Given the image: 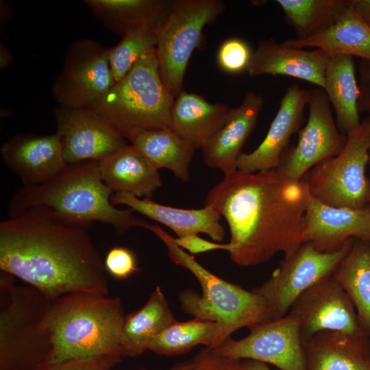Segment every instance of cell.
<instances>
[{
  "instance_id": "cell-39",
  "label": "cell",
  "mask_w": 370,
  "mask_h": 370,
  "mask_svg": "<svg viewBox=\"0 0 370 370\" xmlns=\"http://www.w3.org/2000/svg\"><path fill=\"white\" fill-rule=\"evenodd\" d=\"M359 112H365L370 117V62L361 60L359 64Z\"/></svg>"
},
{
  "instance_id": "cell-22",
  "label": "cell",
  "mask_w": 370,
  "mask_h": 370,
  "mask_svg": "<svg viewBox=\"0 0 370 370\" xmlns=\"http://www.w3.org/2000/svg\"><path fill=\"white\" fill-rule=\"evenodd\" d=\"M369 336L319 332L303 343L306 370H370Z\"/></svg>"
},
{
  "instance_id": "cell-44",
  "label": "cell",
  "mask_w": 370,
  "mask_h": 370,
  "mask_svg": "<svg viewBox=\"0 0 370 370\" xmlns=\"http://www.w3.org/2000/svg\"><path fill=\"white\" fill-rule=\"evenodd\" d=\"M194 364V359L178 363L167 370H190ZM112 370V369H110ZM143 370V369H140Z\"/></svg>"
},
{
  "instance_id": "cell-41",
  "label": "cell",
  "mask_w": 370,
  "mask_h": 370,
  "mask_svg": "<svg viewBox=\"0 0 370 370\" xmlns=\"http://www.w3.org/2000/svg\"><path fill=\"white\" fill-rule=\"evenodd\" d=\"M14 58L10 49L2 42H0V69L1 70L12 65Z\"/></svg>"
},
{
  "instance_id": "cell-27",
  "label": "cell",
  "mask_w": 370,
  "mask_h": 370,
  "mask_svg": "<svg viewBox=\"0 0 370 370\" xmlns=\"http://www.w3.org/2000/svg\"><path fill=\"white\" fill-rule=\"evenodd\" d=\"M354 57L331 54L325 71V91L336 115L339 131L347 136L360 125L358 101L359 86Z\"/></svg>"
},
{
  "instance_id": "cell-26",
  "label": "cell",
  "mask_w": 370,
  "mask_h": 370,
  "mask_svg": "<svg viewBox=\"0 0 370 370\" xmlns=\"http://www.w3.org/2000/svg\"><path fill=\"white\" fill-rule=\"evenodd\" d=\"M84 3L108 31L123 37L143 26L156 29L166 16L172 1L85 0Z\"/></svg>"
},
{
  "instance_id": "cell-25",
  "label": "cell",
  "mask_w": 370,
  "mask_h": 370,
  "mask_svg": "<svg viewBox=\"0 0 370 370\" xmlns=\"http://www.w3.org/2000/svg\"><path fill=\"white\" fill-rule=\"evenodd\" d=\"M281 44L299 49L312 47L330 54H345L370 62V26L359 16L352 0L325 30L306 39H290Z\"/></svg>"
},
{
  "instance_id": "cell-3",
  "label": "cell",
  "mask_w": 370,
  "mask_h": 370,
  "mask_svg": "<svg viewBox=\"0 0 370 370\" xmlns=\"http://www.w3.org/2000/svg\"><path fill=\"white\" fill-rule=\"evenodd\" d=\"M113 191L101 179L99 162L85 160L68 164L56 177L37 186H23L11 198V217L34 207H46L58 220L84 228L93 221L113 227L122 234L135 227L147 229L149 223L131 209H119L111 202Z\"/></svg>"
},
{
  "instance_id": "cell-31",
  "label": "cell",
  "mask_w": 370,
  "mask_h": 370,
  "mask_svg": "<svg viewBox=\"0 0 370 370\" xmlns=\"http://www.w3.org/2000/svg\"><path fill=\"white\" fill-rule=\"evenodd\" d=\"M221 344L218 323L195 317L186 321H175L150 343L148 350L160 355L172 356L186 352L199 345L215 349Z\"/></svg>"
},
{
  "instance_id": "cell-34",
  "label": "cell",
  "mask_w": 370,
  "mask_h": 370,
  "mask_svg": "<svg viewBox=\"0 0 370 370\" xmlns=\"http://www.w3.org/2000/svg\"><path fill=\"white\" fill-rule=\"evenodd\" d=\"M253 51L244 40L233 37L224 40L217 53V62L222 71L231 74L247 71Z\"/></svg>"
},
{
  "instance_id": "cell-17",
  "label": "cell",
  "mask_w": 370,
  "mask_h": 370,
  "mask_svg": "<svg viewBox=\"0 0 370 370\" xmlns=\"http://www.w3.org/2000/svg\"><path fill=\"white\" fill-rule=\"evenodd\" d=\"M309 98L310 90L297 84L289 86L280 100L265 138L251 153L240 154L236 169L245 173L276 169L282 153L288 147L291 137L301 129Z\"/></svg>"
},
{
  "instance_id": "cell-5",
  "label": "cell",
  "mask_w": 370,
  "mask_h": 370,
  "mask_svg": "<svg viewBox=\"0 0 370 370\" xmlns=\"http://www.w3.org/2000/svg\"><path fill=\"white\" fill-rule=\"evenodd\" d=\"M147 229L164 243L171 261L187 269L198 280L201 296L191 290L183 291L179 296L181 308L194 317L217 323L221 344L241 328L273 320L271 312L261 296L213 274L178 247L173 237L159 225L149 224Z\"/></svg>"
},
{
  "instance_id": "cell-40",
  "label": "cell",
  "mask_w": 370,
  "mask_h": 370,
  "mask_svg": "<svg viewBox=\"0 0 370 370\" xmlns=\"http://www.w3.org/2000/svg\"><path fill=\"white\" fill-rule=\"evenodd\" d=\"M359 16L370 26V0H352Z\"/></svg>"
},
{
  "instance_id": "cell-36",
  "label": "cell",
  "mask_w": 370,
  "mask_h": 370,
  "mask_svg": "<svg viewBox=\"0 0 370 370\" xmlns=\"http://www.w3.org/2000/svg\"><path fill=\"white\" fill-rule=\"evenodd\" d=\"M121 361L120 356L103 355L47 364L34 370H110Z\"/></svg>"
},
{
  "instance_id": "cell-16",
  "label": "cell",
  "mask_w": 370,
  "mask_h": 370,
  "mask_svg": "<svg viewBox=\"0 0 370 370\" xmlns=\"http://www.w3.org/2000/svg\"><path fill=\"white\" fill-rule=\"evenodd\" d=\"M303 238L321 252L336 251L350 238L370 243V205L336 208L310 197L303 218Z\"/></svg>"
},
{
  "instance_id": "cell-24",
  "label": "cell",
  "mask_w": 370,
  "mask_h": 370,
  "mask_svg": "<svg viewBox=\"0 0 370 370\" xmlns=\"http://www.w3.org/2000/svg\"><path fill=\"white\" fill-rule=\"evenodd\" d=\"M232 110L227 105L211 103L183 90L175 98L170 128L197 150L224 125Z\"/></svg>"
},
{
  "instance_id": "cell-13",
  "label": "cell",
  "mask_w": 370,
  "mask_h": 370,
  "mask_svg": "<svg viewBox=\"0 0 370 370\" xmlns=\"http://www.w3.org/2000/svg\"><path fill=\"white\" fill-rule=\"evenodd\" d=\"M308 107V121L297 132V143L286 149L275 169L296 180H301L318 163L337 156L347 140V136L339 131L334 121L323 88L310 90Z\"/></svg>"
},
{
  "instance_id": "cell-1",
  "label": "cell",
  "mask_w": 370,
  "mask_h": 370,
  "mask_svg": "<svg viewBox=\"0 0 370 370\" xmlns=\"http://www.w3.org/2000/svg\"><path fill=\"white\" fill-rule=\"evenodd\" d=\"M307 184L275 169L245 173L236 169L208 193L229 226L231 260L241 267L269 261L276 254H293L304 242L303 218L310 198Z\"/></svg>"
},
{
  "instance_id": "cell-43",
  "label": "cell",
  "mask_w": 370,
  "mask_h": 370,
  "mask_svg": "<svg viewBox=\"0 0 370 370\" xmlns=\"http://www.w3.org/2000/svg\"><path fill=\"white\" fill-rule=\"evenodd\" d=\"M241 370H271L266 363L253 360H243L241 362Z\"/></svg>"
},
{
  "instance_id": "cell-8",
  "label": "cell",
  "mask_w": 370,
  "mask_h": 370,
  "mask_svg": "<svg viewBox=\"0 0 370 370\" xmlns=\"http://www.w3.org/2000/svg\"><path fill=\"white\" fill-rule=\"evenodd\" d=\"M370 150V117L347 135L343 149L310 169L301 178L310 196L336 208L370 205V178L366 175Z\"/></svg>"
},
{
  "instance_id": "cell-2",
  "label": "cell",
  "mask_w": 370,
  "mask_h": 370,
  "mask_svg": "<svg viewBox=\"0 0 370 370\" xmlns=\"http://www.w3.org/2000/svg\"><path fill=\"white\" fill-rule=\"evenodd\" d=\"M0 270L52 302L71 293L108 296L104 262L86 228L34 207L0 223Z\"/></svg>"
},
{
  "instance_id": "cell-38",
  "label": "cell",
  "mask_w": 370,
  "mask_h": 370,
  "mask_svg": "<svg viewBox=\"0 0 370 370\" xmlns=\"http://www.w3.org/2000/svg\"><path fill=\"white\" fill-rule=\"evenodd\" d=\"M173 242L183 250H186L191 254H199L215 250H224L230 253L232 249L230 243H219L209 241L201 238L198 234L173 238Z\"/></svg>"
},
{
  "instance_id": "cell-32",
  "label": "cell",
  "mask_w": 370,
  "mask_h": 370,
  "mask_svg": "<svg viewBox=\"0 0 370 370\" xmlns=\"http://www.w3.org/2000/svg\"><path fill=\"white\" fill-rule=\"evenodd\" d=\"M297 39H306L329 27L349 0H277Z\"/></svg>"
},
{
  "instance_id": "cell-12",
  "label": "cell",
  "mask_w": 370,
  "mask_h": 370,
  "mask_svg": "<svg viewBox=\"0 0 370 370\" xmlns=\"http://www.w3.org/2000/svg\"><path fill=\"white\" fill-rule=\"evenodd\" d=\"M245 337L228 338L217 353L238 360L271 364L280 370H306L299 319L289 312L283 317L249 328Z\"/></svg>"
},
{
  "instance_id": "cell-33",
  "label": "cell",
  "mask_w": 370,
  "mask_h": 370,
  "mask_svg": "<svg viewBox=\"0 0 370 370\" xmlns=\"http://www.w3.org/2000/svg\"><path fill=\"white\" fill-rule=\"evenodd\" d=\"M157 42L155 29L143 26L130 31L119 44L110 47L109 65L115 83L130 71L144 53L156 48Z\"/></svg>"
},
{
  "instance_id": "cell-30",
  "label": "cell",
  "mask_w": 370,
  "mask_h": 370,
  "mask_svg": "<svg viewBox=\"0 0 370 370\" xmlns=\"http://www.w3.org/2000/svg\"><path fill=\"white\" fill-rule=\"evenodd\" d=\"M159 170H170L179 180L190 179V166L196 149L170 127L138 133L130 140Z\"/></svg>"
},
{
  "instance_id": "cell-37",
  "label": "cell",
  "mask_w": 370,
  "mask_h": 370,
  "mask_svg": "<svg viewBox=\"0 0 370 370\" xmlns=\"http://www.w3.org/2000/svg\"><path fill=\"white\" fill-rule=\"evenodd\" d=\"M190 370H241V360L227 357L206 347L194 358Z\"/></svg>"
},
{
  "instance_id": "cell-23",
  "label": "cell",
  "mask_w": 370,
  "mask_h": 370,
  "mask_svg": "<svg viewBox=\"0 0 370 370\" xmlns=\"http://www.w3.org/2000/svg\"><path fill=\"white\" fill-rule=\"evenodd\" d=\"M103 182L114 193L151 198L162 186L159 170L132 144L99 162Z\"/></svg>"
},
{
  "instance_id": "cell-35",
  "label": "cell",
  "mask_w": 370,
  "mask_h": 370,
  "mask_svg": "<svg viewBox=\"0 0 370 370\" xmlns=\"http://www.w3.org/2000/svg\"><path fill=\"white\" fill-rule=\"evenodd\" d=\"M104 267L112 277L117 280H126L140 271L136 256L124 247H114L107 253Z\"/></svg>"
},
{
  "instance_id": "cell-45",
  "label": "cell",
  "mask_w": 370,
  "mask_h": 370,
  "mask_svg": "<svg viewBox=\"0 0 370 370\" xmlns=\"http://www.w3.org/2000/svg\"><path fill=\"white\" fill-rule=\"evenodd\" d=\"M368 167L369 169V178H370V150H369V162H368Z\"/></svg>"
},
{
  "instance_id": "cell-28",
  "label": "cell",
  "mask_w": 370,
  "mask_h": 370,
  "mask_svg": "<svg viewBox=\"0 0 370 370\" xmlns=\"http://www.w3.org/2000/svg\"><path fill=\"white\" fill-rule=\"evenodd\" d=\"M175 321L161 288L156 286L143 307L123 318L120 333L122 356L143 354L150 343Z\"/></svg>"
},
{
  "instance_id": "cell-4",
  "label": "cell",
  "mask_w": 370,
  "mask_h": 370,
  "mask_svg": "<svg viewBox=\"0 0 370 370\" xmlns=\"http://www.w3.org/2000/svg\"><path fill=\"white\" fill-rule=\"evenodd\" d=\"M119 297L71 293L50 303L47 325L53 349L47 364L103 355L122 357Z\"/></svg>"
},
{
  "instance_id": "cell-7",
  "label": "cell",
  "mask_w": 370,
  "mask_h": 370,
  "mask_svg": "<svg viewBox=\"0 0 370 370\" xmlns=\"http://www.w3.org/2000/svg\"><path fill=\"white\" fill-rule=\"evenodd\" d=\"M175 97L160 75L156 49L144 53L130 71L92 108L130 140L140 132L171 127Z\"/></svg>"
},
{
  "instance_id": "cell-18",
  "label": "cell",
  "mask_w": 370,
  "mask_h": 370,
  "mask_svg": "<svg viewBox=\"0 0 370 370\" xmlns=\"http://www.w3.org/2000/svg\"><path fill=\"white\" fill-rule=\"evenodd\" d=\"M1 154L6 166L25 186L49 181L68 164L63 156L60 136L56 133L18 134L3 143Z\"/></svg>"
},
{
  "instance_id": "cell-20",
  "label": "cell",
  "mask_w": 370,
  "mask_h": 370,
  "mask_svg": "<svg viewBox=\"0 0 370 370\" xmlns=\"http://www.w3.org/2000/svg\"><path fill=\"white\" fill-rule=\"evenodd\" d=\"M112 204L128 206L134 212L171 230L177 237L189 234H206L212 240L221 242L225 231L220 222L221 214L212 206L199 209H184L155 202L151 198H139L128 193H114L111 197Z\"/></svg>"
},
{
  "instance_id": "cell-6",
  "label": "cell",
  "mask_w": 370,
  "mask_h": 370,
  "mask_svg": "<svg viewBox=\"0 0 370 370\" xmlns=\"http://www.w3.org/2000/svg\"><path fill=\"white\" fill-rule=\"evenodd\" d=\"M50 301L36 288L0 272V370H34L52 349L47 325Z\"/></svg>"
},
{
  "instance_id": "cell-46",
  "label": "cell",
  "mask_w": 370,
  "mask_h": 370,
  "mask_svg": "<svg viewBox=\"0 0 370 370\" xmlns=\"http://www.w3.org/2000/svg\"><path fill=\"white\" fill-rule=\"evenodd\" d=\"M368 354H369V357L370 358V338H369V341Z\"/></svg>"
},
{
  "instance_id": "cell-19",
  "label": "cell",
  "mask_w": 370,
  "mask_h": 370,
  "mask_svg": "<svg viewBox=\"0 0 370 370\" xmlns=\"http://www.w3.org/2000/svg\"><path fill=\"white\" fill-rule=\"evenodd\" d=\"M331 54L315 49L286 47L271 38L260 42L247 70L249 76L284 75L308 82L323 88L325 71Z\"/></svg>"
},
{
  "instance_id": "cell-21",
  "label": "cell",
  "mask_w": 370,
  "mask_h": 370,
  "mask_svg": "<svg viewBox=\"0 0 370 370\" xmlns=\"http://www.w3.org/2000/svg\"><path fill=\"white\" fill-rule=\"evenodd\" d=\"M262 97L247 92L241 104L232 108L224 125L201 148L206 165L223 173L236 169L241 149L254 130L262 109Z\"/></svg>"
},
{
  "instance_id": "cell-9",
  "label": "cell",
  "mask_w": 370,
  "mask_h": 370,
  "mask_svg": "<svg viewBox=\"0 0 370 370\" xmlns=\"http://www.w3.org/2000/svg\"><path fill=\"white\" fill-rule=\"evenodd\" d=\"M224 9L219 0L172 1L166 16L155 29L160 75L175 98L183 90L186 70L202 41L204 27Z\"/></svg>"
},
{
  "instance_id": "cell-42",
  "label": "cell",
  "mask_w": 370,
  "mask_h": 370,
  "mask_svg": "<svg viewBox=\"0 0 370 370\" xmlns=\"http://www.w3.org/2000/svg\"><path fill=\"white\" fill-rule=\"evenodd\" d=\"M0 8V26L1 31H2L6 25L7 23L11 19L13 14V8L9 2L4 0L1 1Z\"/></svg>"
},
{
  "instance_id": "cell-29",
  "label": "cell",
  "mask_w": 370,
  "mask_h": 370,
  "mask_svg": "<svg viewBox=\"0 0 370 370\" xmlns=\"http://www.w3.org/2000/svg\"><path fill=\"white\" fill-rule=\"evenodd\" d=\"M332 277L347 294L363 332L370 337V243L355 238Z\"/></svg>"
},
{
  "instance_id": "cell-11",
  "label": "cell",
  "mask_w": 370,
  "mask_h": 370,
  "mask_svg": "<svg viewBox=\"0 0 370 370\" xmlns=\"http://www.w3.org/2000/svg\"><path fill=\"white\" fill-rule=\"evenodd\" d=\"M355 238L334 251L321 252L304 243L280 262L271 278L252 291L261 296L273 319L286 315L296 299L319 281L331 276Z\"/></svg>"
},
{
  "instance_id": "cell-15",
  "label": "cell",
  "mask_w": 370,
  "mask_h": 370,
  "mask_svg": "<svg viewBox=\"0 0 370 370\" xmlns=\"http://www.w3.org/2000/svg\"><path fill=\"white\" fill-rule=\"evenodd\" d=\"M53 114L68 164L99 162L128 145L127 140L92 109L60 106Z\"/></svg>"
},
{
  "instance_id": "cell-10",
  "label": "cell",
  "mask_w": 370,
  "mask_h": 370,
  "mask_svg": "<svg viewBox=\"0 0 370 370\" xmlns=\"http://www.w3.org/2000/svg\"><path fill=\"white\" fill-rule=\"evenodd\" d=\"M110 47L91 39L74 41L64 55L51 92L60 106L92 109L115 84L109 65Z\"/></svg>"
},
{
  "instance_id": "cell-14",
  "label": "cell",
  "mask_w": 370,
  "mask_h": 370,
  "mask_svg": "<svg viewBox=\"0 0 370 370\" xmlns=\"http://www.w3.org/2000/svg\"><path fill=\"white\" fill-rule=\"evenodd\" d=\"M290 312L299 320L303 343L322 331L367 336L351 299L332 275L304 291L294 301Z\"/></svg>"
}]
</instances>
